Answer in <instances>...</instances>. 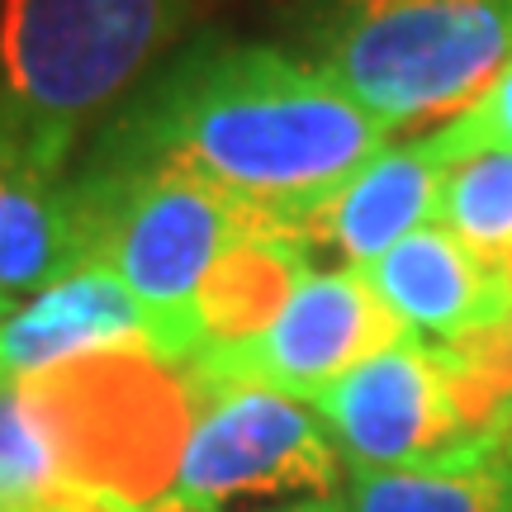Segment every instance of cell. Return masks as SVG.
<instances>
[{
  "label": "cell",
  "instance_id": "obj_5",
  "mask_svg": "<svg viewBox=\"0 0 512 512\" xmlns=\"http://www.w3.org/2000/svg\"><path fill=\"white\" fill-rule=\"evenodd\" d=\"M190 432L176 475L147 512H228L271 498H328L337 489V446L304 399L266 384L190 380Z\"/></svg>",
  "mask_w": 512,
  "mask_h": 512
},
{
  "label": "cell",
  "instance_id": "obj_3",
  "mask_svg": "<svg viewBox=\"0 0 512 512\" xmlns=\"http://www.w3.org/2000/svg\"><path fill=\"white\" fill-rule=\"evenodd\" d=\"M313 62L384 128L456 119L512 57V0H323Z\"/></svg>",
  "mask_w": 512,
  "mask_h": 512
},
{
  "label": "cell",
  "instance_id": "obj_14",
  "mask_svg": "<svg viewBox=\"0 0 512 512\" xmlns=\"http://www.w3.org/2000/svg\"><path fill=\"white\" fill-rule=\"evenodd\" d=\"M437 223L512 285V152H475L451 162Z\"/></svg>",
  "mask_w": 512,
  "mask_h": 512
},
{
  "label": "cell",
  "instance_id": "obj_16",
  "mask_svg": "<svg viewBox=\"0 0 512 512\" xmlns=\"http://www.w3.org/2000/svg\"><path fill=\"white\" fill-rule=\"evenodd\" d=\"M252 512H347V503L328 494V498H294V503H280V508H252Z\"/></svg>",
  "mask_w": 512,
  "mask_h": 512
},
{
  "label": "cell",
  "instance_id": "obj_2",
  "mask_svg": "<svg viewBox=\"0 0 512 512\" xmlns=\"http://www.w3.org/2000/svg\"><path fill=\"white\" fill-rule=\"evenodd\" d=\"M204 0H0V157L62 176L76 138L162 67Z\"/></svg>",
  "mask_w": 512,
  "mask_h": 512
},
{
  "label": "cell",
  "instance_id": "obj_12",
  "mask_svg": "<svg viewBox=\"0 0 512 512\" xmlns=\"http://www.w3.org/2000/svg\"><path fill=\"white\" fill-rule=\"evenodd\" d=\"M347 512H512V456L479 437L422 465L351 470Z\"/></svg>",
  "mask_w": 512,
  "mask_h": 512
},
{
  "label": "cell",
  "instance_id": "obj_17",
  "mask_svg": "<svg viewBox=\"0 0 512 512\" xmlns=\"http://www.w3.org/2000/svg\"><path fill=\"white\" fill-rule=\"evenodd\" d=\"M10 313H15V304H10V290H0V323H5Z\"/></svg>",
  "mask_w": 512,
  "mask_h": 512
},
{
  "label": "cell",
  "instance_id": "obj_10",
  "mask_svg": "<svg viewBox=\"0 0 512 512\" xmlns=\"http://www.w3.org/2000/svg\"><path fill=\"white\" fill-rule=\"evenodd\" d=\"M451 166L437 157L432 138L384 143L361 171L332 190L304 223V252L332 247L351 271H366L394 242L418 233L441 214V185Z\"/></svg>",
  "mask_w": 512,
  "mask_h": 512
},
{
  "label": "cell",
  "instance_id": "obj_9",
  "mask_svg": "<svg viewBox=\"0 0 512 512\" xmlns=\"http://www.w3.org/2000/svg\"><path fill=\"white\" fill-rule=\"evenodd\" d=\"M105 351L157 356L143 304L105 261H86L62 280L43 285L24 309L0 323V380H24L67 361L105 356Z\"/></svg>",
  "mask_w": 512,
  "mask_h": 512
},
{
  "label": "cell",
  "instance_id": "obj_15",
  "mask_svg": "<svg viewBox=\"0 0 512 512\" xmlns=\"http://www.w3.org/2000/svg\"><path fill=\"white\" fill-rule=\"evenodd\" d=\"M427 138L446 166L460 157H475V152H512V57L470 110L456 114L451 124L427 133Z\"/></svg>",
  "mask_w": 512,
  "mask_h": 512
},
{
  "label": "cell",
  "instance_id": "obj_6",
  "mask_svg": "<svg viewBox=\"0 0 512 512\" xmlns=\"http://www.w3.org/2000/svg\"><path fill=\"white\" fill-rule=\"evenodd\" d=\"M403 323L380 304V294L366 285V275L351 266L332 271H304L290 299L280 304L266 328L247 342L204 347L190 366V380H242L266 384L290 399L313 403L332 380H342L351 366H361L380 347L399 342Z\"/></svg>",
  "mask_w": 512,
  "mask_h": 512
},
{
  "label": "cell",
  "instance_id": "obj_4",
  "mask_svg": "<svg viewBox=\"0 0 512 512\" xmlns=\"http://www.w3.org/2000/svg\"><path fill=\"white\" fill-rule=\"evenodd\" d=\"M76 190L91 223V261H105L143 304L166 366H190L204 347L195 313L204 280L228 247L266 233L261 219L181 166L91 162Z\"/></svg>",
  "mask_w": 512,
  "mask_h": 512
},
{
  "label": "cell",
  "instance_id": "obj_8",
  "mask_svg": "<svg viewBox=\"0 0 512 512\" xmlns=\"http://www.w3.org/2000/svg\"><path fill=\"white\" fill-rule=\"evenodd\" d=\"M361 275L403 328L432 337L437 347H456L512 323V285L441 223L394 242Z\"/></svg>",
  "mask_w": 512,
  "mask_h": 512
},
{
  "label": "cell",
  "instance_id": "obj_19",
  "mask_svg": "<svg viewBox=\"0 0 512 512\" xmlns=\"http://www.w3.org/2000/svg\"><path fill=\"white\" fill-rule=\"evenodd\" d=\"M0 512H24V508H5V503H0Z\"/></svg>",
  "mask_w": 512,
  "mask_h": 512
},
{
  "label": "cell",
  "instance_id": "obj_18",
  "mask_svg": "<svg viewBox=\"0 0 512 512\" xmlns=\"http://www.w3.org/2000/svg\"><path fill=\"white\" fill-rule=\"evenodd\" d=\"M503 441H508V456H512V403H508V418H503Z\"/></svg>",
  "mask_w": 512,
  "mask_h": 512
},
{
  "label": "cell",
  "instance_id": "obj_13",
  "mask_svg": "<svg viewBox=\"0 0 512 512\" xmlns=\"http://www.w3.org/2000/svg\"><path fill=\"white\" fill-rule=\"evenodd\" d=\"M304 271H309V252L299 242L252 233L238 247H228L195 299L204 347H228V342L256 337L280 313Z\"/></svg>",
  "mask_w": 512,
  "mask_h": 512
},
{
  "label": "cell",
  "instance_id": "obj_7",
  "mask_svg": "<svg viewBox=\"0 0 512 512\" xmlns=\"http://www.w3.org/2000/svg\"><path fill=\"white\" fill-rule=\"evenodd\" d=\"M313 413L351 470L422 465L479 441L441 347L418 332H403L399 342L332 380L313 399Z\"/></svg>",
  "mask_w": 512,
  "mask_h": 512
},
{
  "label": "cell",
  "instance_id": "obj_1",
  "mask_svg": "<svg viewBox=\"0 0 512 512\" xmlns=\"http://www.w3.org/2000/svg\"><path fill=\"white\" fill-rule=\"evenodd\" d=\"M384 138L318 62L209 34L128 95L91 162L181 166L247 204L271 238L304 247L309 214Z\"/></svg>",
  "mask_w": 512,
  "mask_h": 512
},
{
  "label": "cell",
  "instance_id": "obj_11",
  "mask_svg": "<svg viewBox=\"0 0 512 512\" xmlns=\"http://www.w3.org/2000/svg\"><path fill=\"white\" fill-rule=\"evenodd\" d=\"M91 261L76 181L0 157V290H43Z\"/></svg>",
  "mask_w": 512,
  "mask_h": 512
}]
</instances>
